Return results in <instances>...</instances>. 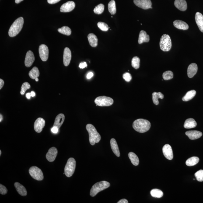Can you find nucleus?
Here are the masks:
<instances>
[{
	"label": "nucleus",
	"instance_id": "cd10ccee",
	"mask_svg": "<svg viewBox=\"0 0 203 203\" xmlns=\"http://www.w3.org/2000/svg\"><path fill=\"white\" fill-rule=\"evenodd\" d=\"M152 100L153 102L155 105H159V99H163L164 96L161 93V92H154L152 94Z\"/></svg>",
	"mask_w": 203,
	"mask_h": 203
},
{
	"label": "nucleus",
	"instance_id": "20e7f679",
	"mask_svg": "<svg viewBox=\"0 0 203 203\" xmlns=\"http://www.w3.org/2000/svg\"><path fill=\"white\" fill-rule=\"evenodd\" d=\"M110 184L108 182L102 181L95 184L92 186L90 191L91 196L94 197L100 191L108 188Z\"/></svg>",
	"mask_w": 203,
	"mask_h": 203
},
{
	"label": "nucleus",
	"instance_id": "6e6d98bb",
	"mask_svg": "<svg viewBox=\"0 0 203 203\" xmlns=\"http://www.w3.org/2000/svg\"><path fill=\"white\" fill-rule=\"evenodd\" d=\"M35 80H36V82H38V81H39V79H38V78H36V79H35Z\"/></svg>",
	"mask_w": 203,
	"mask_h": 203
},
{
	"label": "nucleus",
	"instance_id": "f8f14e48",
	"mask_svg": "<svg viewBox=\"0 0 203 203\" xmlns=\"http://www.w3.org/2000/svg\"><path fill=\"white\" fill-rule=\"evenodd\" d=\"M75 7V4L73 1H68L63 4L60 8V12H69L72 11Z\"/></svg>",
	"mask_w": 203,
	"mask_h": 203
},
{
	"label": "nucleus",
	"instance_id": "c9c22d12",
	"mask_svg": "<svg viewBox=\"0 0 203 203\" xmlns=\"http://www.w3.org/2000/svg\"><path fill=\"white\" fill-rule=\"evenodd\" d=\"M132 66L133 68L136 69H138L140 68V59L138 57H134L132 60Z\"/></svg>",
	"mask_w": 203,
	"mask_h": 203
},
{
	"label": "nucleus",
	"instance_id": "72a5a7b5",
	"mask_svg": "<svg viewBox=\"0 0 203 203\" xmlns=\"http://www.w3.org/2000/svg\"><path fill=\"white\" fill-rule=\"evenodd\" d=\"M151 194L153 197L159 198L162 197L163 193L160 190L154 189L151 191Z\"/></svg>",
	"mask_w": 203,
	"mask_h": 203
},
{
	"label": "nucleus",
	"instance_id": "9d476101",
	"mask_svg": "<svg viewBox=\"0 0 203 203\" xmlns=\"http://www.w3.org/2000/svg\"><path fill=\"white\" fill-rule=\"evenodd\" d=\"M134 2L136 6L144 9H149L152 6L151 0H134Z\"/></svg>",
	"mask_w": 203,
	"mask_h": 203
},
{
	"label": "nucleus",
	"instance_id": "2eb2a0df",
	"mask_svg": "<svg viewBox=\"0 0 203 203\" xmlns=\"http://www.w3.org/2000/svg\"><path fill=\"white\" fill-rule=\"evenodd\" d=\"M35 61V57L33 52L29 50L26 53L25 57V64L26 67L31 66Z\"/></svg>",
	"mask_w": 203,
	"mask_h": 203
},
{
	"label": "nucleus",
	"instance_id": "f704fd0d",
	"mask_svg": "<svg viewBox=\"0 0 203 203\" xmlns=\"http://www.w3.org/2000/svg\"><path fill=\"white\" fill-rule=\"evenodd\" d=\"M58 31L59 33L68 36H70L72 33L71 29L68 26H63V27L59 28Z\"/></svg>",
	"mask_w": 203,
	"mask_h": 203
},
{
	"label": "nucleus",
	"instance_id": "6e6552de",
	"mask_svg": "<svg viewBox=\"0 0 203 203\" xmlns=\"http://www.w3.org/2000/svg\"><path fill=\"white\" fill-rule=\"evenodd\" d=\"M29 174L33 178L37 180H42L44 178L42 171L36 166H33L29 169Z\"/></svg>",
	"mask_w": 203,
	"mask_h": 203
},
{
	"label": "nucleus",
	"instance_id": "79ce46f5",
	"mask_svg": "<svg viewBox=\"0 0 203 203\" xmlns=\"http://www.w3.org/2000/svg\"><path fill=\"white\" fill-rule=\"evenodd\" d=\"M123 78L124 80L127 82H130L132 79L131 74L129 73H124L123 75Z\"/></svg>",
	"mask_w": 203,
	"mask_h": 203
},
{
	"label": "nucleus",
	"instance_id": "6ab92c4d",
	"mask_svg": "<svg viewBox=\"0 0 203 203\" xmlns=\"http://www.w3.org/2000/svg\"><path fill=\"white\" fill-rule=\"evenodd\" d=\"M174 5L180 11H185L187 9V3L186 0H175Z\"/></svg>",
	"mask_w": 203,
	"mask_h": 203
},
{
	"label": "nucleus",
	"instance_id": "13d9d810",
	"mask_svg": "<svg viewBox=\"0 0 203 203\" xmlns=\"http://www.w3.org/2000/svg\"><path fill=\"white\" fill-rule=\"evenodd\" d=\"M150 8H151V9H152V7H151Z\"/></svg>",
	"mask_w": 203,
	"mask_h": 203
},
{
	"label": "nucleus",
	"instance_id": "f03ea898",
	"mask_svg": "<svg viewBox=\"0 0 203 203\" xmlns=\"http://www.w3.org/2000/svg\"><path fill=\"white\" fill-rule=\"evenodd\" d=\"M86 128L89 134V140L91 145H94L100 140L101 136L98 132L94 126L92 124H88L86 125Z\"/></svg>",
	"mask_w": 203,
	"mask_h": 203
},
{
	"label": "nucleus",
	"instance_id": "f3484780",
	"mask_svg": "<svg viewBox=\"0 0 203 203\" xmlns=\"http://www.w3.org/2000/svg\"><path fill=\"white\" fill-rule=\"evenodd\" d=\"M198 68L196 64L192 63L188 66L187 69V75L189 78H192L197 73Z\"/></svg>",
	"mask_w": 203,
	"mask_h": 203
},
{
	"label": "nucleus",
	"instance_id": "5701e85b",
	"mask_svg": "<svg viewBox=\"0 0 203 203\" xmlns=\"http://www.w3.org/2000/svg\"><path fill=\"white\" fill-rule=\"evenodd\" d=\"M110 145L113 153L115 154L116 156L119 157L120 156L119 149L117 143L114 138H113L111 140Z\"/></svg>",
	"mask_w": 203,
	"mask_h": 203
},
{
	"label": "nucleus",
	"instance_id": "a18cd8bd",
	"mask_svg": "<svg viewBox=\"0 0 203 203\" xmlns=\"http://www.w3.org/2000/svg\"><path fill=\"white\" fill-rule=\"evenodd\" d=\"M61 0H47V2L50 4H54L57 3Z\"/></svg>",
	"mask_w": 203,
	"mask_h": 203
},
{
	"label": "nucleus",
	"instance_id": "a878e982",
	"mask_svg": "<svg viewBox=\"0 0 203 203\" xmlns=\"http://www.w3.org/2000/svg\"><path fill=\"white\" fill-rule=\"evenodd\" d=\"M88 41L91 47H96L98 44V39L96 35L93 33H89L88 36Z\"/></svg>",
	"mask_w": 203,
	"mask_h": 203
},
{
	"label": "nucleus",
	"instance_id": "473e14b6",
	"mask_svg": "<svg viewBox=\"0 0 203 203\" xmlns=\"http://www.w3.org/2000/svg\"><path fill=\"white\" fill-rule=\"evenodd\" d=\"M108 9L109 12L112 15H114L116 13V3L114 0H112L108 4Z\"/></svg>",
	"mask_w": 203,
	"mask_h": 203
},
{
	"label": "nucleus",
	"instance_id": "c85d7f7f",
	"mask_svg": "<svg viewBox=\"0 0 203 203\" xmlns=\"http://www.w3.org/2000/svg\"><path fill=\"white\" fill-rule=\"evenodd\" d=\"M129 158L131 160L132 163L135 166H138L139 164V160L138 157L135 153L132 152H130L128 154Z\"/></svg>",
	"mask_w": 203,
	"mask_h": 203
},
{
	"label": "nucleus",
	"instance_id": "b1692460",
	"mask_svg": "<svg viewBox=\"0 0 203 203\" xmlns=\"http://www.w3.org/2000/svg\"><path fill=\"white\" fill-rule=\"evenodd\" d=\"M64 120H65V116L64 114L62 113L59 114L56 117L53 126H55L58 127L59 129L63 123Z\"/></svg>",
	"mask_w": 203,
	"mask_h": 203
},
{
	"label": "nucleus",
	"instance_id": "0eeeda50",
	"mask_svg": "<svg viewBox=\"0 0 203 203\" xmlns=\"http://www.w3.org/2000/svg\"><path fill=\"white\" fill-rule=\"evenodd\" d=\"M96 106H111L114 103V100L110 97L106 96H100L96 98L95 100Z\"/></svg>",
	"mask_w": 203,
	"mask_h": 203
},
{
	"label": "nucleus",
	"instance_id": "7c9ffc66",
	"mask_svg": "<svg viewBox=\"0 0 203 203\" xmlns=\"http://www.w3.org/2000/svg\"><path fill=\"white\" fill-rule=\"evenodd\" d=\"M196 95V91L194 90H191L188 92L186 94L185 96L182 99L184 101L187 102L191 100Z\"/></svg>",
	"mask_w": 203,
	"mask_h": 203
},
{
	"label": "nucleus",
	"instance_id": "09e8293b",
	"mask_svg": "<svg viewBox=\"0 0 203 203\" xmlns=\"http://www.w3.org/2000/svg\"><path fill=\"white\" fill-rule=\"evenodd\" d=\"M128 200L125 199H122L120 200V201H119L117 202V203H128Z\"/></svg>",
	"mask_w": 203,
	"mask_h": 203
},
{
	"label": "nucleus",
	"instance_id": "4c0bfd02",
	"mask_svg": "<svg viewBox=\"0 0 203 203\" xmlns=\"http://www.w3.org/2000/svg\"><path fill=\"white\" fill-rule=\"evenodd\" d=\"M162 77L165 80H169L171 79L173 77V73L171 71H166L163 73Z\"/></svg>",
	"mask_w": 203,
	"mask_h": 203
},
{
	"label": "nucleus",
	"instance_id": "4d7b16f0",
	"mask_svg": "<svg viewBox=\"0 0 203 203\" xmlns=\"http://www.w3.org/2000/svg\"><path fill=\"white\" fill-rule=\"evenodd\" d=\"M1 154H2V152L1 150H0V155H1Z\"/></svg>",
	"mask_w": 203,
	"mask_h": 203
},
{
	"label": "nucleus",
	"instance_id": "a211bd4d",
	"mask_svg": "<svg viewBox=\"0 0 203 203\" xmlns=\"http://www.w3.org/2000/svg\"><path fill=\"white\" fill-rule=\"evenodd\" d=\"M186 135H187L190 139L194 140L199 138L202 135L201 132L197 131H190L186 132Z\"/></svg>",
	"mask_w": 203,
	"mask_h": 203
},
{
	"label": "nucleus",
	"instance_id": "dca6fc26",
	"mask_svg": "<svg viewBox=\"0 0 203 203\" xmlns=\"http://www.w3.org/2000/svg\"><path fill=\"white\" fill-rule=\"evenodd\" d=\"M71 58L72 54L71 50L68 47H65L64 49L63 55V63L65 66H68L69 65Z\"/></svg>",
	"mask_w": 203,
	"mask_h": 203
},
{
	"label": "nucleus",
	"instance_id": "c756f323",
	"mask_svg": "<svg viewBox=\"0 0 203 203\" xmlns=\"http://www.w3.org/2000/svg\"><path fill=\"white\" fill-rule=\"evenodd\" d=\"M29 77L33 79H36V78H38L40 75V72L38 68L36 67H33L29 72Z\"/></svg>",
	"mask_w": 203,
	"mask_h": 203
},
{
	"label": "nucleus",
	"instance_id": "c03bdc74",
	"mask_svg": "<svg viewBox=\"0 0 203 203\" xmlns=\"http://www.w3.org/2000/svg\"><path fill=\"white\" fill-rule=\"evenodd\" d=\"M52 132L54 134H57L58 132L59 129L58 127H55V126H53V127L51 129Z\"/></svg>",
	"mask_w": 203,
	"mask_h": 203
},
{
	"label": "nucleus",
	"instance_id": "2f4dec72",
	"mask_svg": "<svg viewBox=\"0 0 203 203\" xmlns=\"http://www.w3.org/2000/svg\"><path fill=\"white\" fill-rule=\"evenodd\" d=\"M199 161V158L196 156H193L187 159L186 164L188 166H194L197 164Z\"/></svg>",
	"mask_w": 203,
	"mask_h": 203
},
{
	"label": "nucleus",
	"instance_id": "37998d69",
	"mask_svg": "<svg viewBox=\"0 0 203 203\" xmlns=\"http://www.w3.org/2000/svg\"><path fill=\"white\" fill-rule=\"evenodd\" d=\"M8 190L5 186L0 184V194L2 195H5L7 193Z\"/></svg>",
	"mask_w": 203,
	"mask_h": 203
},
{
	"label": "nucleus",
	"instance_id": "1a4fd4ad",
	"mask_svg": "<svg viewBox=\"0 0 203 203\" xmlns=\"http://www.w3.org/2000/svg\"><path fill=\"white\" fill-rule=\"evenodd\" d=\"M40 58L43 61H47L49 57V49L47 45L41 44L39 47Z\"/></svg>",
	"mask_w": 203,
	"mask_h": 203
},
{
	"label": "nucleus",
	"instance_id": "bb28decb",
	"mask_svg": "<svg viewBox=\"0 0 203 203\" xmlns=\"http://www.w3.org/2000/svg\"><path fill=\"white\" fill-rule=\"evenodd\" d=\"M197 126V123L194 119L189 118L186 120L184 124V127L186 129L195 128Z\"/></svg>",
	"mask_w": 203,
	"mask_h": 203
},
{
	"label": "nucleus",
	"instance_id": "e433bc0d",
	"mask_svg": "<svg viewBox=\"0 0 203 203\" xmlns=\"http://www.w3.org/2000/svg\"><path fill=\"white\" fill-rule=\"evenodd\" d=\"M104 5L103 4H100L95 7L94 12L97 15H100L103 13L104 10Z\"/></svg>",
	"mask_w": 203,
	"mask_h": 203
},
{
	"label": "nucleus",
	"instance_id": "de8ad7c7",
	"mask_svg": "<svg viewBox=\"0 0 203 203\" xmlns=\"http://www.w3.org/2000/svg\"><path fill=\"white\" fill-rule=\"evenodd\" d=\"M93 76V72H90L87 75V78L88 79H91Z\"/></svg>",
	"mask_w": 203,
	"mask_h": 203
},
{
	"label": "nucleus",
	"instance_id": "a19ab883",
	"mask_svg": "<svg viewBox=\"0 0 203 203\" xmlns=\"http://www.w3.org/2000/svg\"><path fill=\"white\" fill-rule=\"evenodd\" d=\"M194 175L197 181H203V170H200L196 172Z\"/></svg>",
	"mask_w": 203,
	"mask_h": 203
},
{
	"label": "nucleus",
	"instance_id": "ddd939ff",
	"mask_svg": "<svg viewBox=\"0 0 203 203\" xmlns=\"http://www.w3.org/2000/svg\"><path fill=\"white\" fill-rule=\"evenodd\" d=\"M45 124V121L44 119L39 117L35 121L34 124L35 131L37 133H40L42 131Z\"/></svg>",
	"mask_w": 203,
	"mask_h": 203
},
{
	"label": "nucleus",
	"instance_id": "7ed1b4c3",
	"mask_svg": "<svg viewBox=\"0 0 203 203\" xmlns=\"http://www.w3.org/2000/svg\"><path fill=\"white\" fill-rule=\"evenodd\" d=\"M24 23V19L22 17H20L17 19L9 29L8 34L9 37H15L19 34L23 28Z\"/></svg>",
	"mask_w": 203,
	"mask_h": 203
},
{
	"label": "nucleus",
	"instance_id": "4be33fe9",
	"mask_svg": "<svg viewBox=\"0 0 203 203\" xmlns=\"http://www.w3.org/2000/svg\"><path fill=\"white\" fill-rule=\"evenodd\" d=\"M150 37L149 35L147 34L146 32L142 30L140 32L138 43L139 44L144 42H148L149 41Z\"/></svg>",
	"mask_w": 203,
	"mask_h": 203
},
{
	"label": "nucleus",
	"instance_id": "423d86ee",
	"mask_svg": "<svg viewBox=\"0 0 203 203\" xmlns=\"http://www.w3.org/2000/svg\"><path fill=\"white\" fill-rule=\"evenodd\" d=\"M76 166V162L75 159L71 158L68 159L64 168V173L66 176L70 177L73 175L75 172Z\"/></svg>",
	"mask_w": 203,
	"mask_h": 203
},
{
	"label": "nucleus",
	"instance_id": "3c124183",
	"mask_svg": "<svg viewBox=\"0 0 203 203\" xmlns=\"http://www.w3.org/2000/svg\"><path fill=\"white\" fill-rule=\"evenodd\" d=\"M31 93H28L26 94V97H27L28 99H30L31 97Z\"/></svg>",
	"mask_w": 203,
	"mask_h": 203
},
{
	"label": "nucleus",
	"instance_id": "58836bf2",
	"mask_svg": "<svg viewBox=\"0 0 203 203\" xmlns=\"http://www.w3.org/2000/svg\"><path fill=\"white\" fill-rule=\"evenodd\" d=\"M31 85L30 84L27 82H25L22 84L20 94L21 95H23L25 94V92L28 89H30Z\"/></svg>",
	"mask_w": 203,
	"mask_h": 203
},
{
	"label": "nucleus",
	"instance_id": "393cba45",
	"mask_svg": "<svg viewBox=\"0 0 203 203\" xmlns=\"http://www.w3.org/2000/svg\"><path fill=\"white\" fill-rule=\"evenodd\" d=\"M15 186L16 188L17 191L21 196H26L27 194V192L26 189L22 184H20L19 183L16 182L15 183Z\"/></svg>",
	"mask_w": 203,
	"mask_h": 203
},
{
	"label": "nucleus",
	"instance_id": "864d4df0",
	"mask_svg": "<svg viewBox=\"0 0 203 203\" xmlns=\"http://www.w3.org/2000/svg\"><path fill=\"white\" fill-rule=\"evenodd\" d=\"M23 1V0H15V2H16V4H19V3L21 2L22 1Z\"/></svg>",
	"mask_w": 203,
	"mask_h": 203
},
{
	"label": "nucleus",
	"instance_id": "ea45409f",
	"mask_svg": "<svg viewBox=\"0 0 203 203\" xmlns=\"http://www.w3.org/2000/svg\"><path fill=\"white\" fill-rule=\"evenodd\" d=\"M97 26L99 29L103 31H107L108 30V25L103 22H99L97 23Z\"/></svg>",
	"mask_w": 203,
	"mask_h": 203
},
{
	"label": "nucleus",
	"instance_id": "8fccbe9b",
	"mask_svg": "<svg viewBox=\"0 0 203 203\" xmlns=\"http://www.w3.org/2000/svg\"><path fill=\"white\" fill-rule=\"evenodd\" d=\"M4 82L3 80L2 79H0V89H2L3 87L4 86Z\"/></svg>",
	"mask_w": 203,
	"mask_h": 203
},
{
	"label": "nucleus",
	"instance_id": "5fc2aeb1",
	"mask_svg": "<svg viewBox=\"0 0 203 203\" xmlns=\"http://www.w3.org/2000/svg\"><path fill=\"white\" fill-rule=\"evenodd\" d=\"M3 119V117L2 114H0V122H1Z\"/></svg>",
	"mask_w": 203,
	"mask_h": 203
},
{
	"label": "nucleus",
	"instance_id": "49530a36",
	"mask_svg": "<svg viewBox=\"0 0 203 203\" xmlns=\"http://www.w3.org/2000/svg\"><path fill=\"white\" fill-rule=\"evenodd\" d=\"M87 66V64L86 62H82L79 64V67L81 68H84Z\"/></svg>",
	"mask_w": 203,
	"mask_h": 203
},
{
	"label": "nucleus",
	"instance_id": "9b49d317",
	"mask_svg": "<svg viewBox=\"0 0 203 203\" xmlns=\"http://www.w3.org/2000/svg\"><path fill=\"white\" fill-rule=\"evenodd\" d=\"M162 152L165 157L169 160H172L173 157V151L171 146L168 144H166L162 148Z\"/></svg>",
	"mask_w": 203,
	"mask_h": 203
},
{
	"label": "nucleus",
	"instance_id": "603ef678",
	"mask_svg": "<svg viewBox=\"0 0 203 203\" xmlns=\"http://www.w3.org/2000/svg\"><path fill=\"white\" fill-rule=\"evenodd\" d=\"M30 93L32 97H34V96H35V95H36V94H35V92H33V91H32V92H31Z\"/></svg>",
	"mask_w": 203,
	"mask_h": 203
},
{
	"label": "nucleus",
	"instance_id": "f257e3e1",
	"mask_svg": "<svg viewBox=\"0 0 203 203\" xmlns=\"http://www.w3.org/2000/svg\"><path fill=\"white\" fill-rule=\"evenodd\" d=\"M135 131L140 133H145L149 131L151 124L148 120L144 119H138L134 121L132 124Z\"/></svg>",
	"mask_w": 203,
	"mask_h": 203
},
{
	"label": "nucleus",
	"instance_id": "aec40b11",
	"mask_svg": "<svg viewBox=\"0 0 203 203\" xmlns=\"http://www.w3.org/2000/svg\"><path fill=\"white\" fill-rule=\"evenodd\" d=\"M195 21L199 28L203 33V16L199 12H197L195 17Z\"/></svg>",
	"mask_w": 203,
	"mask_h": 203
},
{
	"label": "nucleus",
	"instance_id": "39448f33",
	"mask_svg": "<svg viewBox=\"0 0 203 203\" xmlns=\"http://www.w3.org/2000/svg\"><path fill=\"white\" fill-rule=\"evenodd\" d=\"M161 50L164 52L169 51L172 47V41L170 36L167 34L162 35L159 43Z\"/></svg>",
	"mask_w": 203,
	"mask_h": 203
},
{
	"label": "nucleus",
	"instance_id": "412c9836",
	"mask_svg": "<svg viewBox=\"0 0 203 203\" xmlns=\"http://www.w3.org/2000/svg\"><path fill=\"white\" fill-rule=\"evenodd\" d=\"M173 25L175 27L182 30H187L188 29V25L185 22L180 20H176L173 22Z\"/></svg>",
	"mask_w": 203,
	"mask_h": 203
},
{
	"label": "nucleus",
	"instance_id": "4468645a",
	"mask_svg": "<svg viewBox=\"0 0 203 203\" xmlns=\"http://www.w3.org/2000/svg\"><path fill=\"white\" fill-rule=\"evenodd\" d=\"M58 154V150L55 147H52L49 150L48 152L46 155V158L50 162H54Z\"/></svg>",
	"mask_w": 203,
	"mask_h": 203
}]
</instances>
